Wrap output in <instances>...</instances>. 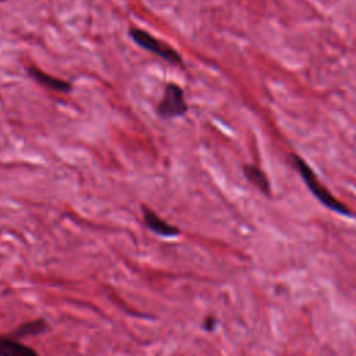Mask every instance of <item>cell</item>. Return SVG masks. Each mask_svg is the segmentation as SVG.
I'll list each match as a JSON object with an SVG mask.
<instances>
[{"instance_id": "obj_4", "label": "cell", "mask_w": 356, "mask_h": 356, "mask_svg": "<svg viewBox=\"0 0 356 356\" xmlns=\"http://www.w3.org/2000/svg\"><path fill=\"white\" fill-rule=\"evenodd\" d=\"M26 71H28L29 76L33 81H36L39 85L44 86L49 90L58 92V93H70L72 90L71 82L60 79V78H56L53 75H49V74H46L44 71H42L40 68H38L35 65L26 67Z\"/></svg>"}, {"instance_id": "obj_10", "label": "cell", "mask_w": 356, "mask_h": 356, "mask_svg": "<svg viewBox=\"0 0 356 356\" xmlns=\"http://www.w3.org/2000/svg\"><path fill=\"white\" fill-rule=\"evenodd\" d=\"M0 1H3V0H0Z\"/></svg>"}, {"instance_id": "obj_8", "label": "cell", "mask_w": 356, "mask_h": 356, "mask_svg": "<svg viewBox=\"0 0 356 356\" xmlns=\"http://www.w3.org/2000/svg\"><path fill=\"white\" fill-rule=\"evenodd\" d=\"M44 330H47V324L44 320H33L22 324L17 331H15V338H22V337H32V335H39Z\"/></svg>"}, {"instance_id": "obj_1", "label": "cell", "mask_w": 356, "mask_h": 356, "mask_svg": "<svg viewBox=\"0 0 356 356\" xmlns=\"http://www.w3.org/2000/svg\"><path fill=\"white\" fill-rule=\"evenodd\" d=\"M129 36L131 39L142 49L161 57L163 60H165L170 64L174 65H182V58L178 54V51L175 49H172L171 46H168L165 42L159 40L156 36H153L152 33L140 29V28H131L129 29Z\"/></svg>"}, {"instance_id": "obj_2", "label": "cell", "mask_w": 356, "mask_h": 356, "mask_svg": "<svg viewBox=\"0 0 356 356\" xmlns=\"http://www.w3.org/2000/svg\"><path fill=\"white\" fill-rule=\"evenodd\" d=\"M295 164L299 170V174L300 177L303 178V181L306 182L307 188L312 191V193L323 203L325 204L327 207H330L331 210L337 211V213H341V214H345V216H350V210L342 204L341 202H338L317 179V177L314 175V172L310 170V167L299 157H295Z\"/></svg>"}, {"instance_id": "obj_7", "label": "cell", "mask_w": 356, "mask_h": 356, "mask_svg": "<svg viewBox=\"0 0 356 356\" xmlns=\"http://www.w3.org/2000/svg\"><path fill=\"white\" fill-rule=\"evenodd\" d=\"M243 174L245 177L252 182L254 184L261 192L264 193H268L270 192V185H268V181L266 178V175L261 172V170H259L256 165H245L243 167Z\"/></svg>"}, {"instance_id": "obj_3", "label": "cell", "mask_w": 356, "mask_h": 356, "mask_svg": "<svg viewBox=\"0 0 356 356\" xmlns=\"http://www.w3.org/2000/svg\"><path fill=\"white\" fill-rule=\"evenodd\" d=\"M188 111V104L185 100L184 90L174 82L165 85L163 97L160 99L156 113L163 120H171L185 115Z\"/></svg>"}, {"instance_id": "obj_5", "label": "cell", "mask_w": 356, "mask_h": 356, "mask_svg": "<svg viewBox=\"0 0 356 356\" xmlns=\"http://www.w3.org/2000/svg\"><path fill=\"white\" fill-rule=\"evenodd\" d=\"M142 214H143V221L146 224V227L164 238H172V236H178L179 235V229L175 225L168 224L165 220H163L160 216H157L150 207L143 206L142 207Z\"/></svg>"}, {"instance_id": "obj_9", "label": "cell", "mask_w": 356, "mask_h": 356, "mask_svg": "<svg viewBox=\"0 0 356 356\" xmlns=\"http://www.w3.org/2000/svg\"><path fill=\"white\" fill-rule=\"evenodd\" d=\"M204 327L207 328V330H213L214 327H216V320L214 318H207V320H204Z\"/></svg>"}, {"instance_id": "obj_6", "label": "cell", "mask_w": 356, "mask_h": 356, "mask_svg": "<svg viewBox=\"0 0 356 356\" xmlns=\"http://www.w3.org/2000/svg\"><path fill=\"white\" fill-rule=\"evenodd\" d=\"M0 356H39L32 348L21 343L15 338L0 337Z\"/></svg>"}]
</instances>
